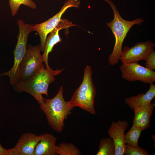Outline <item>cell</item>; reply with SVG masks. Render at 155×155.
I'll use <instances>...</instances> for the list:
<instances>
[{"label": "cell", "instance_id": "cell-3", "mask_svg": "<svg viewBox=\"0 0 155 155\" xmlns=\"http://www.w3.org/2000/svg\"><path fill=\"white\" fill-rule=\"evenodd\" d=\"M111 7L113 13L114 18L107 26L111 30L115 36V42L111 53L108 61L111 65L118 64L122 52V47L124 39L131 28L135 25H140L144 22L143 19L137 18L131 21L125 20L121 17L116 7L111 0H104Z\"/></svg>", "mask_w": 155, "mask_h": 155}, {"label": "cell", "instance_id": "cell-24", "mask_svg": "<svg viewBox=\"0 0 155 155\" xmlns=\"http://www.w3.org/2000/svg\"><path fill=\"white\" fill-rule=\"evenodd\" d=\"M57 0V1H59V0Z\"/></svg>", "mask_w": 155, "mask_h": 155}, {"label": "cell", "instance_id": "cell-21", "mask_svg": "<svg viewBox=\"0 0 155 155\" xmlns=\"http://www.w3.org/2000/svg\"><path fill=\"white\" fill-rule=\"evenodd\" d=\"M144 65L146 67L150 70L154 71L155 69V52L153 51L149 55L146 60Z\"/></svg>", "mask_w": 155, "mask_h": 155}, {"label": "cell", "instance_id": "cell-6", "mask_svg": "<svg viewBox=\"0 0 155 155\" xmlns=\"http://www.w3.org/2000/svg\"><path fill=\"white\" fill-rule=\"evenodd\" d=\"M39 44L27 45L25 55L19 67L17 83L28 80L41 69L44 64Z\"/></svg>", "mask_w": 155, "mask_h": 155}, {"label": "cell", "instance_id": "cell-10", "mask_svg": "<svg viewBox=\"0 0 155 155\" xmlns=\"http://www.w3.org/2000/svg\"><path fill=\"white\" fill-rule=\"evenodd\" d=\"M77 26L72 24L68 20L62 19L58 26L50 33L49 36L47 38L45 42L44 51L42 55V60L46 66V68L50 70L52 69L49 67L48 63V55L53 50L54 46L57 43L62 41L59 35L60 30L63 29H67L69 28Z\"/></svg>", "mask_w": 155, "mask_h": 155}, {"label": "cell", "instance_id": "cell-8", "mask_svg": "<svg viewBox=\"0 0 155 155\" xmlns=\"http://www.w3.org/2000/svg\"><path fill=\"white\" fill-rule=\"evenodd\" d=\"M120 69L122 78L128 81H139L149 84L155 82V72L138 63H122Z\"/></svg>", "mask_w": 155, "mask_h": 155}, {"label": "cell", "instance_id": "cell-16", "mask_svg": "<svg viewBox=\"0 0 155 155\" xmlns=\"http://www.w3.org/2000/svg\"><path fill=\"white\" fill-rule=\"evenodd\" d=\"M115 147L112 139L103 138L99 142V150L96 155H115Z\"/></svg>", "mask_w": 155, "mask_h": 155}, {"label": "cell", "instance_id": "cell-17", "mask_svg": "<svg viewBox=\"0 0 155 155\" xmlns=\"http://www.w3.org/2000/svg\"><path fill=\"white\" fill-rule=\"evenodd\" d=\"M142 131L141 129L133 125L124 135V141L125 144L133 147H138V140Z\"/></svg>", "mask_w": 155, "mask_h": 155}, {"label": "cell", "instance_id": "cell-11", "mask_svg": "<svg viewBox=\"0 0 155 155\" xmlns=\"http://www.w3.org/2000/svg\"><path fill=\"white\" fill-rule=\"evenodd\" d=\"M129 125L125 120H119L112 122L107 132L110 137L113 140L115 147V155L124 154L125 144L124 141L125 132Z\"/></svg>", "mask_w": 155, "mask_h": 155}, {"label": "cell", "instance_id": "cell-20", "mask_svg": "<svg viewBox=\"0 0 155 155\" xmlns=\"http://www.w3.org/2000/svg\"><path fill=\"white\" fill-rule=\"evenodd\" d=\"M124 154L125 155H149L148 152L141 147H133L125 144Z\"/></svg>", "mask_w": 155, "mask_h": 155}, {"label": "cell", "instance_id": "cell-22", "mask_svg": "<svg viewBox=\"0 0 155 155\" xmlns=\"http://www.w3.org/2000/svg\"><path fill=\"white\" fill-rule=\"evenodd\" d=\"M19 155L18 153L14 147L10 149H7L6 155Z\"/></svg>", "mask_w": 155, "mask_h": 155}, {"label": "cell", "instance_id": "cell-4", "mask_svg": "<svg viewBox=\"0 0 155 155\" xmlns=\"http://www.w3.org/2000/svg\"><path fill=\"white\" fill-rule=\"evenodd\" d=\"M92 74L91 67L87 65L84 69L82 82L69 101L74 107H79L91 114L95 115L94 102L96 90L93 83Z\"/></svg>", "mask_w": 155, "mask_h": 155}, {"label": "cell", "instance_id": "cell-9", "mask_svg": "<svg viewBox=\"0 0 155 155\" xmlns=\"http://www.w3.org/2000/svg\"><path fill=\"white\" fill-rule=\"evenodd\" d=\"M155 44L151 40L138 42L131 48L123 47L119 60L122 63H138L145 60L154 50Z\"/></svg>", "mask_w": 155, "mask_h": 155}, {"label": "cell", "instance_id": "cell-1", "mask_svg": "<svg viewBox=\"0 0 155 155\" xmlns=\"http://www.w3.org/2000/svg\"><path fill=\"white\" fill-rule=\"evenodd\" d=\"M64 69L49 70L46 69L44 65L33 76L26 81L18 82L13 86V88L17 92L29 94L41 105L45 101L42 95L49 96V85L55 81L54 76L59 74Z\"/></svg>", "mask_w": 155, "mask_h": 155}, {"label": "cell", "instance_id": "cell-14", "mask_svg": "<svg viewBox=\"0 0 155 155\" xmlns=\"http://www.w3.org/2000/svg\"><path fill=\"white\" fill-rule=\"evenodd\" d=\"M41 139L36 145L33 155H57L56 144L57 138L49 133L40 135Z\"/></svg>", "mask_w": 155, "mask_h": 155}, {"label": "cell", "instance_id": "cell-18", "mask_svg": "<svg viewBox=\"0 0 155 155\" xmlns=\"http://www.w3.org/2000/svg\"><path fill=\"white\" fill-rule=\"evenodd\" d=\"M56 152L58 155H80L81 153L74 145L70 143L62 142L56 145Z\"/></svg>", "mask_w": 155, "mask_h": 155}, {"label": "cell", "instance_id": "cell-13", "mask_svg": "<svg viewBox=\"0 0 155 155\" xmlns=\"http://www.w3.org/2000/svg\"><path fill=\"white\" fill-rule=\"evenodd\" d=\"M154 106V103L150 102L133 108L135 115L133 121V125L143 131L149 127Z\"/></svg>", "mask_w": 155, "mask_h": 155}, {"label": "cell", "instance_id": "cell-7", "mask_svg": "<svg viewBox=\"0 0 155 155\" xmlns=\"http://www.w3.org/2000/svg\"><path fill=\"white\" fill-rule=\"evenodd\" d=\"M79 0H67L58 13L47 20L32 26L33 31L36 32L40 39V44L41 51L43 52L48 35L58 25L61 20L63 14L68 8L71 7L78 8L80 5Z\"/></svg>", "mask_w": 155, "mask_h": 155}, {"label": "cell", "instance_id": "cell-15", "mask_svg": "<svg viewBox=\"0 0 155 155\" xmlns=\"http://www.w3.org/2000/svg\"><path fill=\"white\" fill-rule=\"evenodd\" d=\"M155 96V85L152 84H150V88L146 93H141L127 98L125 102L130 108L133 109L151 102Z\"/></svg>", "mask_w": 155, "mask_h": 155}, {"label": "cell", "instance_id": "cell-23", "mask_svg": "<svg viewBox=\"0 0 155 155\" xmlns=\"http://www.w3.org/2000/svg\"><path fill=\"white\" fill-rule=\"evenodd\" d=\"M7 150L2 146L0 142V155H6Z\"/></svg>", "mask_w": 155, "mask_h": 155}, {"label": "cell", "instance_id": "cell-19", "mask_svg": "<svg viewBox=\"0 0 155 155\" xmlns=\"http://www.w3.org/2000/svg\"><path fill=\"white\" fill-rule=\"evenodd\" d=\"M9 4L12 16L16 15L21 5L33 9L36 8V4L32 0H9Z\"/></svg>", "mask_w": 155, "mask_h": 155}, {"label": "cell", "instance_id": "cell-12", "mask_svg": "<svg viewBox=\"0 0 155 155\" xmlns=\"http://www.w3.org/2000/svg\"><path fill=\"white\" fill-rule=\"evenodd\" d=\"M40 139V135L31 133H24L20 137L14 148L19 155H33L36 147Z\"/></svg>", "mask_w": 155, "mask_h": 155}, {"label": "cell", "instance_id": "cell-2", "mask_svg": "<svg viewBox=\"0 0 155 155\" xmlns=\"http://www.w3.org/2000/svg\"><path fill=\"white\" fill-rule=\"evenodd\" d=\"M63 90L60 87L57 95L51 99H46L40 105V109L45 114L49 125L54 130L61 132L64 126V121L71 114L74 107L70 101L65 100Z\"/></svg>", "mask_w": 155, "mask_h": 155}, {"label": "cell", "instance_id": "cell-5", "mask_svg": "<svg viewBox=\"0 0 155 155\" xmlns=\"http://www.w3.org/2000/svg\"><path fill=\"white\" fill-rule=\"evenodd\" d=\"M17 24L19 32L18 39L14 51V64L11 69L0 75L7 76L9 79L10 85L13 86L18 82L17 76L19 67L25 55L27 50V43L29 34L33 32V24H26L22 20L18 19Z\"/></svg>", "mask_w": 155, "mask_h": 155}]
</instances>
